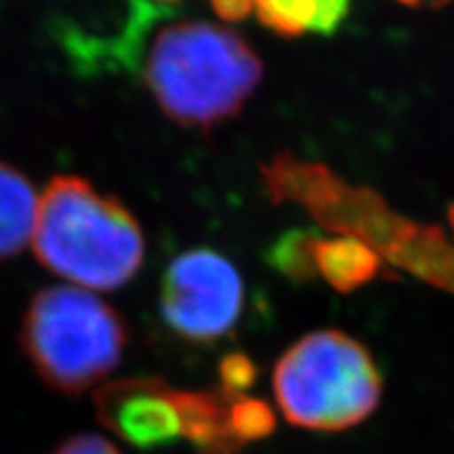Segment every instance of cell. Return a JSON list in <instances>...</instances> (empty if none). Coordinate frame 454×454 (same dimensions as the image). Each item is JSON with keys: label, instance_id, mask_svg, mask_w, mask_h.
<instances>
[{"label": "cell", "instance_id": "9", "mask_svg": "<svg viewBox=\"0 0 454 454\" xmlns=\"http://www.w3.org/2000/svg\"><path fill=\"white\" fill-rule=\"evenodd\" d=\"M314 261L317 274L337 288L339 293H351L364 286L381 274V254L354 236L325 238L316 242Z\"/></svg>", "mask_w": 454, "mask_h": 454}, {"label": "cell", "instance_id": "18", "mask_svg": "<svg viewBox=\"0 0 454 454\" xmlns=\"http://www.w3.org/2000/svg\"><path fill=\"white\" fill-rule=\"evenodd\" d=\"M397 3H404L408 7H417V4H421L423 0H397Z\"/></svg>", "mask_w": 454, "mask_h": 454}, {"label": "cell", "instance_id": "11", "mask_svg": "<svg viewBox=\"0 0 454 454\" xmlns=\"http://www.w3.org/2000/svg\"><path fill=\"white\" fill-rule=\"evenodd\" d=\"M316 230H291L282 234L270 247L268 261L276 271L294 282L314 280L317 270L314 261L316 242L320 240Z\"/></svg>", "mask_w": 454, "mask_h": 454}, {"label": "cell", "instance_id": "10", "mask_svg": "<svg viewBox=\"0 0 454 454\" xmlns=\"http://www.w3.org/2000/svg\"><path fill=\"white\" fill-rule=\"evenodd\" d=\"M38 202L41 198L26 175L0 162V261L26 248L36 225Z\"/></svg>", "mask_w": 454, "mask_h": 454}, {"label": "cell", "instance_id": "2", "mask_svg": "<svg viewBox=\"0 0 454 454\" xmlns=\"http://www.w3.org/2000/svg\"><path fill=\"white\" fill-rule=\"evenodd\" d=\"M263 66L225 27L179 21L158 34L145 61V84L181 127L213 129L234 118L259 87Z\"/></svg>", "mask_w": 454, "mask_h": 454}, {"label": "cell", "instance_id": "5", "mask_svg": "<svg viewBox=\"0 0 454 454\" xmlns=\"http://www.w3.org/2000/svg\"><path fill=\"white\" fill-rule=\"evenodd\" d=\"M383 379L371 351L339 331L299 339L274 371V394L288 423L314 431H343L379 406Z\"/></svg>", "mask_w": 454, "mask_h": 454}, {"label": "cell", "instance_id": "16", "mask_svg": "<svg viewBox=\"0 0 454 454\" xmlns=\"http://www.w3.org/2000/svg\"><path fill=\"white\" fill-rule=\"evenodd\" d=\"M53 454H122L112 442L99 435H76L61 444Z\"/></svg>", "mask_w": 454, "mask_h": 454}, {"label": "cell", "instance_id": "3", "mask_svg": "<svg viewBox=\"0 0 454 454\" xmlns=\"http://www.w3.org/2000/svg\"><path fill=\"white\" fill-rule=\"evenodd\" d=\"M274 200H294L314 213L320 223L348 231L379 254L414 271L425 280L454 291V248L440 230L412 225L389 213L368 190H351L331 170L282 156L263 168Z\"/></svg>", "mask_w": 454, "mask_h": 454}, {"label": "cell", "instance_id": "13", "mask_svg": "<svg viewBox=\"0 0 454 454\" xmlns=\"http://www.w3.org/2000/svg\"><path fill=\"white\" fill-rule=\"evenodd\" d=\"M230 429L244 446L247 442L265 440L274 434L276 417L268 402L257 397H231L230 400Z\"/></svg>", "mask_w": 454, "mask_h": 454}, {"label": "cell", "instance_id": "15", "mask_svg": "<svg viewBox=\"0 0 454 454\" xmlns=\"http://www.w3.org/2000/svg\"><path fill=\"white\" fill-rule=\"evenodd\" d=\"M349 3L351 0H316V24L311 32L331 36L348 17Z\"/></svg>", "mask_w": 454, "mask_h": 454}, {"label": "cell", "instance_id": "4", "mask_svg": "<svg viewBox=\"0 0 454 454\" xmlns=\"http://www.w3.org/2000/svg\"><path fill=\"white\" fill-rule=\"evenodd\" d=\"M129 331L122 316L98 294L51 286L34 294L20 345L51 389L78 395L104 381L122 362Z\"/></svg>", "mask_w": 454, "mask_h": 454}, {"label": "cell", "instance_id": "7", "mask_svg": "<svg viewBox=\"0 0 454 454\" xmlns=\"http://www.w3.org/2000/svg\"><path fill=\"white\" fill-rule=\"evenodd\" d=\"M99 423L127 444L154 450L181 438L175 389L154 377H130L95 391Z\"/></svg>", "mask_w": 454, "mask_h": 454}, {"label": "cell", "instance_id": "14", "mask_svg": "<svg viewBox=\"0 0 454 454\" xmlns=\"http://www.w3.org/2000/svg\"><path fill=\"white\" fill-rule=\"evenodd\" d=\"M257 379V366L247 354H230L219 364L221 394L225 397H240L244 391L251 389Z\"/></svg>", "mask_w": 454, "mask_h": 454}, {"label": "cell", "instance_id": "19", "mask_svg": "<svg viewBox=\"0 0 454 454\" xmlns=\"http://www.w3.org/2000/svg\"><path fill=\"white\" fill-rule=\"evenodd\" d=\"M450 223H452V230H454V207L450 208Z\"/></svg>", "mask_w": 454, "mask_h": 454}, {"label": "cell", "instance_id": "12", "mask_svg": "<svg viewBox=\"0 0 454 454\" xmlns=\"http://www.w3.org/2000/svg\"><path fill=\"white\" fill-rule=\"evenodd\" d=\"M254 11L280 36H301L316 24V0H254Z\"/></svg>", "mask_w": 454, "mask_h": 454}, {"label": "cell", "instance_id": "17", "mask_svg": "<svg viewBox=\"0 0 454 454\" xmlns=\"http://www.w3.org/2000/svg\"><path fill=\"white\" fill-rule=\"evenodd\" d=\"M213 11L225 21H244L253 13L254 0H211Z\"/></svg>", "mask_w": 454, "mask_h": 454}, {"label": "cell", "instance_id": "1", "mask_svg": "<svg viewBox=\"0 0 454 454\" xmlns=\"http://www.w3.org/2000/svg\"><path fill=\"white\" fill-rule=\"evenodd\" d=\"M32 240L44 268L95 291L124 286L145 257L144 231L129 208L76 175L51 179Z\"/></svg>", "mask_w": 454, "mask_h": 454}, {"label": "cell", "instance_id": "8", "mask_svg": "<svg viewBox=\"0 0 454 454\" xmlns=\"http://www.w3.org/2000/svg\"><path fill=\"white\" fill-rule=\"evenodd\" d=\"M230 400L213 391L175 389V404L181 419V438L198 454H238L242 444L230 429Z\"/></svg>", "mask_w": 454, "mask_h": 454}, {"label": "cell", "instance_id": "6", "mask_svg": "<svg viewBox=\"0 0 454 454\" xmlns=\"http://www.w3.org/2000/svg\"><path fill=\"white\" fill-rule=\"evenodd\" d=\"M242 305L244 284L234 263L208 248L181 253L162 276V317L187 340L208 343L230 334Z\"/></svg>", "mask_w": 454, "mask_h": 454}]
</instances>
